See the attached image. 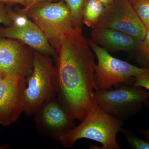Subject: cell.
Masks as SVG:
<instances>
[{
    "label": "cell",
    "instance_id": "obj_1",
    "mask_svg": "<svg viewBox=\"0 0 149 149\" xmlns=\"http://www.w3.org/2000/svg\"><path fill=\"white\" fill-rule=\"evenodd\" d=\"M56 93L59 101L74 120L82 121L95 105V54L81 27L62 37L56 49Z\"/></svg>",
    "mask_w": 149,
    "mask_h": 149
},
{
    "label": "cell",
    "instance_id": "obj_2",
    "mask_svg": "<svg viewBox=\"0 0 149 149\" xmlns=\"http://www.w3.org/2000/svg\"><path fill=\"white\" fill-rule=\"evenodd\" d=\"M123 120L104 111L95 105L85 119L63 139L61 145L72 148L79 139H86L99 142L98 149H120L116 135L122 129Z\"/></svg>",
    "mask_w": 149,
    "mask_h": 149
},
{
    "label": "cell",
    "instance_id": "obj_3",
    "mask_svg": "<svg viewBox=\"0 0 149 149\" xmlns=\"http://www.w3.org/2000/svg\"><path fill=\"white\" fill-rule=\"evenodd\" d=\"M56 68L52 59L34 51L33 68L26 78L24 90V111L30 116L43 104L57 97L56 93Z\"/></svg>",
    "mask_w": 149,
    "mask_h": 149
},
{
    "label": "cell",
    "instance_id": "obj_4",
    "mask_svg": "<svg viewBox=\"0 0 149 149\" xmlns=\"http://www.w3.org/2000/svg\"><path fill=\"white\" fill-rule=\"evenodd\" d=\"M19 13L32 19L55 50L62 37L73 28L70 11L63 1L36 3Z\"/></svg>",
    "mask_w": 149,
    "mask_h": 149
},
{
    "label": "cell",
    "instance_id": "obj_5",
    "mask_svg": "<svg viewBox=\"0 0 149 149\" xmlns=\"http://www.w3.org/2000/svg\"><path fill=\"white\" fill-rule=\"evenodd\" d=\"M94 99L104 111L123 120L141 110L144 102L149 100V92L141 87L121 84L111 89L95 91Z\"/></svg>",
    "mask_w": 149,
    "mask_h": 149
},
{
    "label": "cell",
    "instance_id": "obj_6",
    "mask_svg": "<svg viewBox=\"0 0 149 149\" xmlns=\"http://www.w3.org/2000/svg\"><path fill=\"white\" fill-rule=\"evenodd\" d=\"M88 42L97 59V64L94 65V80L98 90L111 89L121 84L133 85L134 77L147 68L115 58L92 40Z\"/></svg>",
    "mask_w": 149,
    "mask_h": 149
},
{
    "label": "cell",
    "instance_id": "obj_7",
    "mask_svg": "<svg viewBox=\"0 0 149 149\" xmlns=\"http://www.w3.org/2000/svg\"><path fill=\"white\" fill-rule=\"evenodd\" d=\"M34 115L37 132L60 145L75 127L74 119L68 113L57 97L43 104Z\"/></svg>",
    "mask_w": 149,
    "mask_h": 149
},
{
    "label": "cell",
    "instance_id": "obj_8",
    "mask_svg": "<svg viewBox=\"0 0 149 149\" xmlns=\"http://www.w3.org/2000/svg\"><path fill=\"white\" fill-rule=\"evenodd\" d=\"M9 15L13 21L10 26L0 28V37H7L20 41L34 51L52 57L56 61V51L48 42L42 30L27 15L16 13L7 6Z\"/></svg>",
    "mask_w": 149,
    "mask_h": 149
},
{
    "label": "cell",
    "instance_id": "obj_9",
    "mask_svg": "<svg viewBox=\"0 0 149 149\" xmlns=\"http://www.w3.org/2000/svg\"><path fill=\"white\" fill-rule=\"evenodd\" d=\"M95 27L117 30L143 41L147 29L139 18L128 0H116L106 8L104 13Z\"/></svg>",
    "mask_w": 149,
    "mask_h": 149
},
{
    "label": "cell",
    "instance_id": "obj_10",
    "mask_svg": "<svg viewBox=\"0 0 149 149\" xmlns=\"http://www.w3.org/2000/svg\"><path fill=\"white\" fill-rule=\"evenodd\" d=\"M26 77L3 74L0 81V124L9 126L17 121L24 111Z\"/></svg>",
    "mask_w": 149,
    "mask_h": 149
},
{
    "label": "cell",
    "instance_id": "obj_11",
    "mask_svg": "<svg viewBox=\"0 0 149 149\" xmlns=\"http://www.w3.org/2000/svg\"><path fill=\"white\" fill-rule=\"evenodd\" d=\"M34 51L18 40L0 37V71L27 77L33 68Z\"/></svg>",
    "mask_w": 149,
    "mask_h": 149
},
{
    "label": "cell",
    "instance_id": "obj_12",
    "mask_svg": "<svg viewBox=\"0 0 149 149\" xmlns=\"http://www.w3.org/2000/svg\"><path fill=\"white\" fill-rule=\"evenodd\" d=\"M91 40L109 52H125L134 56L141 48L142 40L123 32L102 27H94Z\"/></svg>",
    "mask_w": 149,
    "mask_h": 149
},
{
    "label": "cell",
    "instance_id": "obj_13",
    "mask_svg": "<svg viewBox=\"0 0 149 149\" xmlns=\"http://www.w3.org/2000/svg\"><path fill=\"white\" fill-rule=\"evenodd\" d=\"M105 8L97 0H85L82 10V22L93 29L98 23Z\"/></svg>",
    "mask_w": 149,
    "mask_h": 149
},
{
    "label": "cell",
    "instance_id": "obj_14",
    "mask_svg": "<svg viewBox=\"0 0 149 149\" xmlns=\"http://www.w3.org/2000/svg\"><path fill=\"white\" fill-rule=\"evenodd\" d=\"M66 4L71 15L73 28L81 27L82 13L85 0H61Z\"/></svg>",
    "mask_w": 149,
    "mask_h": 149
},
{
    "label": "cell",
    "instance_id": "obj_15",
    "mask_svg": "<svg viewBox=\"0 0 149 149\" xmlns=\"http://www.w3.org/2000/svg\"><path fill=\"white\" fill-rule=\"evenodd\" d=\"M134 57L136 61L142 65V68H149V29H147L140 50Z\"/></svg>",
    "mask_w": 149,
    "mask_h": 149
},
{
    "label": "cell",
    "instance_id": "obj_16",
    "mask_svg": "<svg viewBox=\"0 0 149 149\" xmlns=\"http://www.w3.org/2000/svg\"><path fill=\"white\" fill-rule=\"evenodd\" d=\"M131 4L141 22L149 29V0H138Z\"/></svg>",
    "mask_w": 149,
    "mask_h": 149
},
{
    "label": "cell",
    "instance_id": "obj_17",
    "mask_svg": "<svg viewBox=\"0 0 149 149\" xmlns=\"http://www.w3.org/2000/svg\"><path fill=\"white\" fill-rule=\"evenodd\" d=\"M127 139L130 148L133 149H149V142L140 139L136 135L125 129L120 130Z\"/></svg>",
    "mask_w": 149,
    "mask_h": 149
},
{
    "label": "cell",
    "instance_id": "obj_18",
    "mask_svg": "<svg viewBox=\"0 0 149 149\" xmlns=\"http://www.w3.org/2000/svg\"><path fill=\"white\" fill-rule=\"evenodd\" d=\"M133 85L142 87L149 91V68H146L143 72L134 77Z\"/></svg>",
    "mask_w": 149,
    "mask_h": 149
},
{
    "label": "cell",
    "instance_id": "obj_19",
    "mask_svg": "<svg viewBox=\"0 0 149 149\" xmlns=\"http://www.w3.org/2000/svg\"><path fill=\"white\" fill-rule=\"evenodd\" d=\"M0 24H3L7 26H10L13 24V21L11 19L7 7L3 3H0Z\"/></svg>",
    "mask_w": 149,
    "mask_h": 149
},
{
    "label": "cell",
    "instance_id": "obj_20",
    "mask_svg": "<svg viewBox=\"0 0 149 149\" xmlns=\"http://www.w3.org/2000/svg\"><path fill=\"white\" fill-rule=\"evenodd\" d=\"M18 3L24 6L25 7L27 6L24 0H0V3Z\"/></svg>",
    "mask_w": 149,
    "mask_h": 149
},
{
    "label": "cell",
    "instance_id": "obj_21",
    "mask_svg": "<svg viewBox=\"0 0 149 149\" xmlns=\"http://www.w3.org/2000/svg\"><path fill=\"white\" fill-rule=\"evenodd\" d=\"M144 104H146L148 107L149 108V102L148 100L144 102ZM138 131L143 135L148 140L149 142V130H146V129H142V128H139L138 129Z\"/></svg>",
    "mask_w": 149,
    "mask_h": 149
},
{
    "label": "cell",
    "instance_id": "obj_22",
    "mask_svg": "<svg viewBox=\"0 0 149 149\" xmlns=\"http://www.w3.org/2000/svg\"><path fill=\"white\" fill-rule=\"evenodd\" d=\"M100 2L103 5L105 8L111 5L112 4L114 3L116 0H97Z\"/></svg>",
    "mask_w": 149,
    "mask_h": 149
},
{
    "label": "cell",
    "instance_id": "obj_23",
    "mask_svg": "<svg viewBox=\"0 0 149 149\" xmlns=\"http://www.w3.org/2000/svg\"><path fill=\"white\" fill-rule=\"evenodd\" d=\"M52 1H54V0H34V1H33L32 5L26 7H29L31 6H32V5H33L35 4L36 3L44 2H50ZM56 1H58V0H56ZM60 1H61V0H60Z\"/></svg>",
    "mask_w": 149,
    "mask_h": 149
},
{
    "label": "cell",
    "instance_id": "obj_24",
    "mask_svg": "<svg viewBox=\"0 0 149 149\" xmlns=\"http://www.w3.org/2000/svg\"><path fill=\"white\" fill-rule=\"evenodd\" d=\"M24 1H25L26 3H27V6L26 7H28L31 5H32L34 0H24Z\"/></svg>",
    "mask_w": 149,
    "mask_h": 149
},
{
    "label": "cell",
    "instance_id": "obj_25",
    "mask_svg": "<svg viewBox=\"0 0 149 149\" xmlns=\"http://www.w3.org/2000/svg\"><path fill=\"white\" fill-rule=\"evenodd\" d=\"M3 77V74H2V73L1 72V71H0V81H1V80Z\"/></svg>",
    "mask_w": 149,
    "mask_h": 149
},
{
    "label": "cell",
    "instance_id": "obj_26",
    "mask_svg": "<svg viewBox=\"0 0 149 149\" xmlns=\"http://www.w3.org/2000/svg\"><path fill=\"white\" fill-rule=\"evenodd\" d=\"M130 3H133V2L135 1H138V0H128Z\"/></svg>",
    "mask_w": 149,
    "mask_h": 149
}]
</instances>
